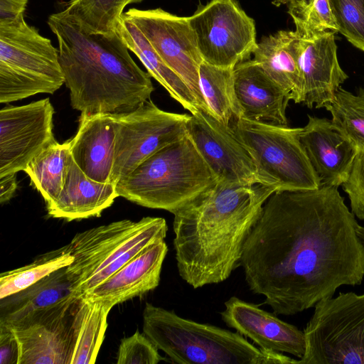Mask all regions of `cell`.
<instances>
[{"label": "cell", "mask_w": 364, "mask_h": 364, "mask_svg": "<svg viewBox=\"0 0 364 364\" xmlns=\"http://www.w3.org/2000/svg\"><path fill=\"white\" fill-rule=\"evenodd\" d=\"M16 173L7 174L0 177V203L4 204L10 200L17 189Z\"/></svg>", "instance_id": "obj_38"}, {"label": "cell", "mask_w": 364, "mask_h": 364, "mask_svg": "<svg viewBox=\"0 0 364 364\" xmlns=\"http://www.w3.org/2000/svg\"><path fill=\"white\" fill-rule=\"evenodd\" d=\"M70 158L69 141L63 144L55 141L35 156L23 171L46 204L53 202L60 195Z\"/></svg>", "instance_id": "obj_26"}, {"label": "cell", "mask_w": 364, "mask_h": 364, "mask_svg": "<svg viewBox=\"0 0 364 364\" xmlns=\"http://www.w3.org/2000/svg\"><path fill=\"white\" fill-rule=\"evenodd\" d=\"M84 299L85 308L77 331L71 364L95 363L107 328V316L113 307L107 301Z\"/></svg>", "instance_id": "obj_29"}, {"label": "cell", "mask_w": 364, "mask_h": 364, "mask_svg": "<svg viewBox=\"0 0 364 364\" xmlns=\"http://www.w3.org/2000/svg\"><path fill=\"white\" fill-rule=\"evenodd\" d=\"M337 187L277 190L244 244L250 289L276 315H294L364 278V241Z\"/></svg>", "instance_id": "obj_1"}, {"label": "cell", "mask_w": 364, "mask_h": 364, "mask_svg": "<svg viewBox=\"0 0 364 364\" xmlns=\"http://www.w3.org/2000/svg\"><path fill=\"white\" fill-rule=\"evenodd\" d=\"M235 95L242 117L287 126L286 109L289 95L274 82L253 60L238 63L233 69Z\"/></svg>", "instance_id": "obj_19"}, {"label": "cell", "mask_w": 364, "mask_h": 364, "mask_svg": "<svg viewBox=\"0 0 364 364\" xmlns=\"http://www.w3.org/2000/svg\"><path fill=\"white\" fill-rule=\"evenodd\" d=\"M85 308L82 296L70 297L11 327L18 364H71Z\"/></svg>", "instance_id": "obj_11"}, {"label": "cell", "mask_w": 364, "mask_h": 364, "mask_svg": "<svg viewBox=\"0 0 364 364\" xmlns=\"http://www.w3.org/2000/svg\"><path fill=\"white\" fill-rule=\"evenodd\" d=\"M294 0H273L272 4L276 6H279L282 4H287Z\"/></svg>", "instance_id": "obj_39"}, {"label": "cell", "mask_w": 364, "mask_h": 364, "mask_svg": "<svg viewBox=\"0 0 364 364\" xmlns=\"http://www.w3.org/2000/svg\"><path fill=\"white\" fill-rule=\"evenodd\" d=\"M274 186L217 181L175 210L178 274L194 289L226 280L240 266L244 244Z\"/></svg>", "instance_id": "obj_2"}, {"label": "cell", "mask_w": 364, "mask_h": 364, "mask_svg": "<svg viewBox=\"0 0 364 364\" xmlns=\"http://www.w3.org/2000/svg\"><path fill=\"white\" fill-rule=\"evenodd\" d=\"M231 127L251 154L263 184L290 191L321 187L300 141L303 128L242 117L235 119Z\"/></svg>", "instance_id": "obj_7"}, {"label": "cell", "mask_w": 364, "mask_h": 364, "mask_svg": "<svg viewBox=\"0 0 364 364\" xmlns=\"http://www.w3.org/2000/svg\"><path fill=\"white\" fill-rule=\"evenodd\" d=\"M287 5L296 31L338 32L329 0H294Z\"/></svg>", "instance_id": "obj_32"}, {"label": "cell", "mask_w": 364, "mask_h": 364, "mask_svg": "<svg viewBox=\"0 0 364 364\" xmlns=\"http://www.w3.org/2000/svg\"><path fill=\"white\" fill-rule=\"evenodd\" d=\"M48 24L58 41L70 104L81 114L129 112L150 100L151 75L131 57L117 32L87 33L63 11Z\"/></svg>", "instance_id": "obj_3"}, {"label": "cell", "mask_w": 364, "mask_h": 364, "mask_svg": "<svg viewBox=\"0 0 364 364\" xmlns=\"http://www.w3.org/2000/svg\"><path fill=\"white\" fill-rule=\"evenodd\" d=\"M73 259L65 245L36 257L25 266L2 272L0 275V299L18 293L55 271L70 265Z\"/></svg>", "instance_id": "obj_30"}, {"label": "cell", "mask_w": 364, "mask_h": 364, "mask_svg": "<svg viewBox=\"0 0 364 364\" xmlns=\"http://www.w3.org/2000/svg\"><path fill=\"white\" fill-rule=\"evenodd\" d=\"M157 346L144 334L136 331L121 340L117 364H156L166 359L159 353Z\"/></svg>", "instance_id": "obj_34"}, {"label": "cell", "mask_w": 364, "mask_h": 364, "mask_svg": "<svg viewBox=\"0 0 364 364\" xmlns=\"http://www.w3.org/2000/svg\"><path fill=\"white\" fill-rule=\"evenodd\" d=\"M233 69L210 65L204 61L199 69V85L212 114L225 125L242 117L235 95Z\"/></svg>", "instance_id": "obj_27"}, {"label": "cell", "mask_w": 364, "mask_h": 364, "mask_svg": "<svg viewBox=\"0 0 364 364\" xmlns=\"http://www.w3.org/2000/svg\"><path fill=\"white\" fill-rule=\"evenodd\" d=\"M167 252L164 240L151 244L82 297L107 301L114 306L154 290L159 284Z\"/></svg>", "instance_id": "obj_18"}, {"label": "cell", "mask_w": 364, "mask_h": 364, "mask_svg": "<svg viewBox=\"0 0 364 364\" xmlns=\"http://www.w3.org/2000/svg\"><path fill=\"white\" fill-rule=\"evenodd\" d=\"M65 83L59 50L24 14L0 20V102L53 94Z\"/></svg>", "instance_id": "obj_6"}, {"label": "cell", "mask_w": 364, "mask_h": 364, "mask_svg": "<svg viewBox=\"0 0 364 364\" xmlns=\"http://www.w3.org/2000/svg\"><path fill=\"white\" fill-rule=\"evenodd\" d=\"M217 181L186 134L153 154L115 187L119 197L173 213Z\"/></svg>", "instance_id": "obj_5"}, {"label": "cell", "mask_w": 364, "mask_h": 364, "mask_svg": "<svg viewBox=\"0 0 364 364\" xmlns=\"http://www.w3.org/2000/svg\"><path fill=\"white\" fill-rule=\"evenodd\" d=\"M342 186L350 199L351 212L360 220H364V148L358 149Z\"/></svg>", "instance_id": "obj_35"}, {"label": "cell", "mask_w": 364, "mask_h": 364, "mask_svg": "<svg viewBox=\"0 0 364 364\" xmlns=\"http://www.w3.org/2000/svg\"><path fill=\"white\" fill-rule=\"evenodd\" d=\"M358 232L363 240L364 241V228L360 226L358 228Z\"/></svg>", "instance_id": "obj_40"}, {"label": "cell", "mask_w": 364, "mask_h": 364, "mask_svg": "<svg viewBox=\"0 0 364 364\" xmlns=\"http://www.w3.org/2000/svg\"><path fill=\"white\" fill-rule=\"evenodd\" d=\"M304 333L306 350L298 364H364V294L319 301Z\"/></svg>", "instance_id": "obj_8"}, {"label": "cell", "mask_w": 364, "mask_h": 364, "mask_svg": "<svg viewBox=\"0 0 364 364\" xmlns=\"http://www.w3.org/2000/svg\"><path fill=\"white\" fill-rule=\"evenodd\" d=\"M329 3L338 32L364 52V0H329Z\"/></svg>", "instance_id": "obj_33"}, {"label": "cell", "mask_w": 364, "mask_h": 364, "mask_svg": "<svg viewBox=\"0 0 364 364\" xmlns=\"http://www.w3.org/2000/svg\"><path fill=\"white\" fill-rule=\"evenodd\" d=\"M117 197L115 185L90 179L71 156L63 188L46 208L50 217L71 221L99 217Z\"/></svg>", "instance_id": "obj_22"}, {"label": "cell", "mask_w": 364, "mask_h": 364, "mask_svg": "<svg viewBox=\"0 0 364 364\" xmlns=\"http://www.w3.org/2000/svg\"><path fill=\"white\" fill-rule=\"evenodd\" d=\"M359 95L364 96V88H360L358 92Z\"/></svg>", "instance_id": "obj_41"}, {"label": "cell", "mask_w": 364, "mask_h": 364, "mask_svg": "<svg viewBox=\"0 0 364 364\" xmlns=\"http://www.w3.org/2000/svg\"><path fill=\"white\" fill-rule=\"evenodd\" d=\"M28 0H0V20L13 19L24 14Z\"/></svg>", "instance_id": "obj_37"}, {"label": "cell", "mask_w": 364, "mask_h": 364, "mask_svg": "<svg viewBox=\"0 0 364 364\" xmlns=\"http://www.w3.org/2000/svg\"><path fill=\"white\" fill-rule=\"evenodd\" d=\"M143 332L179 364H298L281 353L255 346L238 332L193 321L146 303Z\"/></svg>", "instance_id": "obj_4"}, {"label": "cell", "mask_w": 364, "mask_h": 364, "mask_svg": "<svg viewBox=\"0 0 364 364\" xmlns=\"http://www.w3.org/2000/svg\"><path fill=\"white\" fill-rule=\"evenodd\" d=\"M114 114H81L75 136L69 141L70 154L90 179L111 183L114 148Z\"/></svg>", "instance_id": "obj_20"}, {"label": "cell", "mask_w": 364, "mask_h": 364, "mask_svg": "<svg viewBox=\"0 0 364 364\" xmlns=\"http://www.w3.org/2000/svg\"><path fill=\"white\" fill-rule=\"evenodd\" d=\"M324 108L331 113L333 123L357 149L364 148V96L339 87L333 100Z\"/></svg>", "instance_id": "obj_31"}, {"label": "cell", "mask_w": 364, "mask_h": 364, "mask_svg": "<svg viewBox=\"0 0 364 364\" xmlns=\"http://www.w3.org/2000/svg\"><path fill=\"white\" fill-rule=\"evenodd\" d=\"M49 98L0 110V177L24 171L28 163L56 140Z\"/></svg>", "instance_id": "obj_13"}, {"label": "cell", "mask_w": 364, "mask_h": 364, "mask_svg": "<svg viewBox=\"0 0 364 364\" xmlns=\"http://www.w3.org/2000/svg\"><path fill=\"white\" fill-rule=\"evenodd\" d=\"M299 137L321 186H342L358 151L355 144L331 120L310 115Z\"/></svg>", "instance_id": "obj_17"}, {"label": "cell", "mask_w": 364, "mask_h": 364, "mask_svg": "<svg viewBox=\"0 0 364 364\" xmlns=\"http://www.w3.org/2000/svg\"><path fill=\"white\" fill-rule=\"evenodd\" d=\"M117 32L128 49L141 60L151 77L159 82L173 100L191 114L200 110L188 86L162 60L143 33L124 14L119 21Z\"/></svg>", "instance_id": "obj_25"}, {"label": "cell", "mask_w": 364, "mask_h": 364, "mask_svg": "<svg viewBox=\"0 0 364 364\" xmlns=\"http://www.w3.org/2000/svg\"><path fill=\"white\" fill-rule=\"evenodd\" d=\"M20 346L14 329L0 323V364H18Z\"/></svg>", "instance_id": "obj_36"}, {"label": "cell", "mask_w": 364, "mask_h": 364, "mask_svg": "<svg viewBox=\"0 0 364 364\" xmlns=\"http://www.w3.org/2000/svg\"><path fill=\"white\" fill-rule=\"evenodd\" d=\"M220 312L223 321L259 348L276 353H290L301 358L306 350L304 331L260 309L257 305L235 296L225 302Z\"/></svg>", "instance_id": "obj_16"}, {"label": "cell", "mask_w": 364, "mask_h": 364, "mask_svg": "<svg viewBox=\"0 0 364 364\" xmlns=\"http://www.w3.org/2000/svg\"><path fill=\"white\" fill-rule=\"evenodd\" d=\"M186 134L218 181L235 185L263 184L251 154L231 126L200 110L191 114Z\"/></svg>", "instance_id": "obj_14"}, {"label": "cell", "mask_w": 364, "mask_h": 364, "mask_svg": "<svg viewBox=\"0 0 364 364\" xmlns=\"http://www.w3.org/2000/svg\"><path fill=\"white\" fill-rule=\"evenodd\" d=\"M73 296H81L67 267L26 289L1 299L0 323L13 327L35 314Z\"/></svg>", "instance_id": "obj_23"}, {"label": "cell", "mask_w": 364, "mask_h": 364, "mask_svg": "<svg viewBox=\"0 0 364 364\" xmlns=\"http://www.w3.org/2000/svg\"><path fill=\"white\" fill-rule=\"evenodd\" d=\"M203 60L234 68L257 46L255 21L237 0H210L188 17Z\"/></svg>", "instance_id": "obj_10"}, {"label": "cell", "mask_w": 364, "mask_h": 364, "mask_svg": "<svg viewBox=\"0 0 364 364\" xmlns=\"http://www.w3.org/2000/svg\"><path fill=\"white\" fill-rule=\"evenodd\" d=\"M123 14L139 28L162 60L186 82L200 109L213 115L200 91L199 69L203 60L188 17L161 8H132Z\"/></svg>", "instance_id": "obj_12"}, {"label": "cell", "mask_w": 364, "mask_h": 364, "mask_svg": "<svg viewBox=\"0 0 364 364\" xmlns=\"http://www.w3.org/2000/svg\"><path fill=\"white\" fill-rule=\"evenodd\" d=\"M190 116L162 110L151 100L133 111L114 114L111 183L116 185L153 154L185 136Z\"/></svg>", "instance_id": "obj_9"}, {"label": "cell", "mask_w": 364, "mask_h": 364, "mask_svg": "<svg viewBox=\"0 0 364 364\" xmlns=\"http://www.w3.org/2000/svg\"><path fill=\"white\" fill-rule=\"evenodd\" d=\"M144 0H70L63 14L87 33L111 34L117 32L124 8Z\"/></svg>", "instance_id": "obj_28"}, {"label": "cell", "mask_w": 364, "mask_h": 364, "mask_svg": "<svg viewBox=\"0 0 364 364\" xmlns=\"http://www.w3.org/2000/svg\"><path fill=\"white\" fill-rule=\"evenodd\" d=\"M146 217L137 222L121 220L77 233L67 249L74 259L67 267L75 289L90 277L118 246L139 229ZM80 295V294H79Z\"/></svg>", "instance_id": "obj_21"}, {"label": "cell", "mask_w": 364, "mask_h": 364, "mask_svg": "<svg viewBox=\"0 0 364 364\" xmlns=\"http://www.w3.org/2000/svg\"><path fill=\"white\" fill-rule=\"evenodd\" d=\"M252 54V60L289 95L291 100L295 103L302 102V82L295 31H279L262 37Z\"/></svg>", "instance_id": "obj_24"}, {"label": "cell", "mask_w": 364, "mask_h": 364, "mask_svg": "<svg viewBox=\"0 0 364 364\" xmlns=\"http://www.w3.org/2000/svg\"><path fill=\"white\" fill-rule=\"evenodd\" d=\"M297 50L302 82V103L324 107L334 98L348 75L337 56L333 31L297 32Z\"/></svg>", "instance_id": "obj_15"}]
</instances>
